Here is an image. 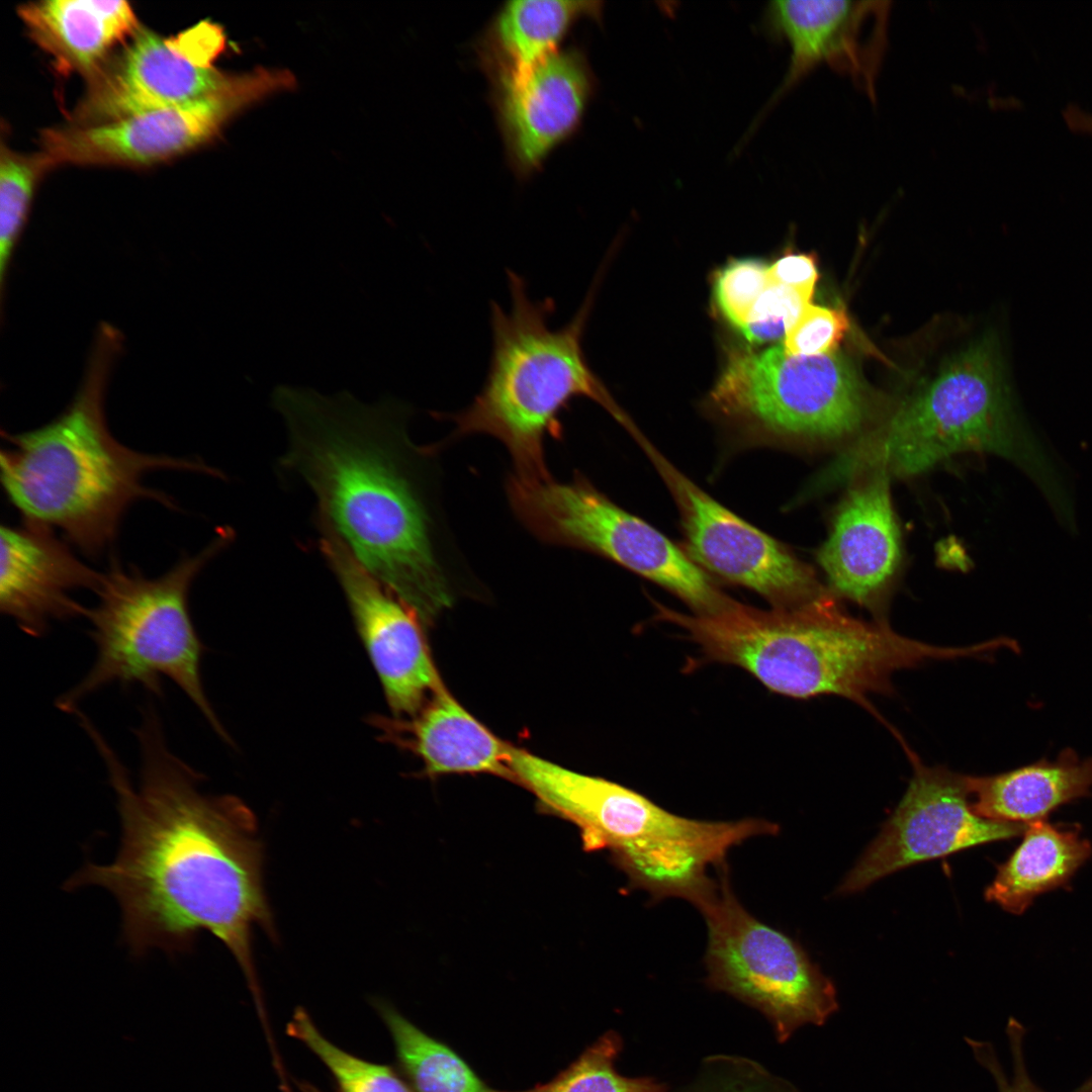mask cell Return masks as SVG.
<instances>
[{
    "label": "cell",
    "mask_w": 1092,
    "mask_h": 1092,
    "mask_svg": "<svg viewBox=\"0 0 1092 1092\" xmlns=\"http://www.w3.org/2000/svg\"><path fill=\"white\" fill-rule=\"evenodd\" d=\"M318 544L343 590L390 710L398 717L416 715L428 694L441 687L420 618L334 537L321 533Z\"/></svg>",
    "instance_id": "cell-16"
},
{
    "label": "cell",
    "mask_w": 1092,
    "mask_h": 1092,
    "mask_svg": "<svg viewBox=\"0 0 1092 1092\" xmlns=\"http://www.w3.org/2000/svg\"><path fill=\"white\" fill-rule=\"evenodd\" d=\"M413 723L391 722L406 731L405 745L424 762L428 775L488 772L513 777L511 746L494 736L442 686Z\"/></svg>",
    "instance_id": "cell-23"
},
{
    "label": "cell",
    "mask_w": 1092,
    "mask_h": 1092,
    "mask_svg": "<svg viewBox=\"0 0 1092 1092\" xmlns=\"http://www.w3.org/2000/svg\"><path fill=\"white\" fill-rule=\"evenodd\" d=\"M913 775L898 806L838 888L861 891L879 879L921 861L983 843L1009 839L1026 824L984 818L972 808L966 776L927 766L907 750Z\"/></svg>",
    "instance_id": "cell-12"
},
{
    "label": "cell",
    "mask_w": 1092,
    "mask_h": 1092,
    "mask_svg": "<svg viewBox=\"0 0 1092 1092\" xmlns=\"http://www.w3.org/2000/svg\"><path fill=\"white\" fill-rule=\"evenodd\" d=\"M602 16L601 1H508L478 40L481 65L493 84L514 79L560 50L578 21Z\"/></svg>",
    "instance_id": "cell-20"
},
{
    "label": "cell",
    "mask_w": 1092,
    "mask_h": 1092,
    "mask_svg": "<svg viewBox=\"0 0 1092 1092\" xmlns=\"http://www.w3.org/2000/svg\"><path fill=\"white\" fill-rule=\"evenodd\" d=\"M768 280L813 296L818 279L817 260L811 254L789 253L767 269Z\"/></svg>",
    "instance_id": "cell-33"
},
{
    "label": "cell",
    "mask_w": 1092,
    "mask_h": 1092,
    "mask_svg": "<svg viewBox=\"0 0 1092 1092\" xmlns=\"http://www.w3.org/2000/svg\"><path fill=\"white\" fill-rule=\"evenodd\" d=\"M287 1031L321 1060L341 1092H413L389 1067L355 1057L331 1042L301 1009L294 1012Z\"/></svg>",
    "instance_id": "cell-26"
},
{
    "label": "cell",
    "mask_w": 1092,
    "mask_h": 1092,
    "mask_svg": "<svg viewBox=\"0 0 1092 1092\" xmlns=\"http://www.w3.org/2000/svg\"><path fill=\"white\" fill-rule=\"evenodd\" d=\"M223 46L222 30L208 22L174 39L140 29L114 65L97 73L78 106L79 125L183 105L220 91L236 77L212 66Z\"/></svg>",
    "instance_id": "cell-13"
},
{
    "label": "cell",
    "mask_w": 1092,
    "mask_h": 1092,
    "mask_svg": "<svg viewBox=\"0 0 1092 1092\" xmlns=\"http://www.w3.org/2000/svg\"><path fill=\"white\" fill-rule=\"evenodd\" d=\"M974 812L984 818L1028 824L1044 820L1060 806L1092 792V757L1070 748L994 776H966Z\"/></svg>",
    "instance_id": "cell-22"
},
{
    "label": "cell",
    "mask_w": 1092,
    "mask_h": 1092,
    "mask_svg": "<svg viewBox=\"0 0 1092 1092\" xmlns=\"http://www.w3.org/2000/svg\"><path fill=\"white\" fill-rule=\"evenodd\" d=\"M1064 117L1072 129L1092 133V113L1076 105H1069L1064 111Z\"/></svg>",
    "instance_id": "cell-34"
},
{
    "label": "cell",
    "mask_w": 1092,
    "mask_h": 1092,
    "mask_svg": "<svg viewBox=\"0 0 1092 1092\" xmlns=\"http://www.w3.org/2000/svg\"><path fill=\"white\" fill-rule=\"evenodd\" d=\"M273 404L287 446L279 463L312 492L320 533L428 622L451 605L432 519L405 434V407L281 387Z\"/></svg>",
    "instance_id": "cell-2"
},
{
    "label": "cell",
    "mask_w": 1092,
    "mask_h": 1092,
    "mask_svg": "<svg viewBox=\"0 0 1092 1092\" xmlns=\"http://www.w3.org/2000/svg\"><path fill=\"white\" fill-rule=\"evenodd\" d=\"M713 399L725 415L771 439L834 442L868 415L853 365L840 352L795 356L783 344L729 357Z\"/></svg>",
    "instance_id": "cell-9"
},
{
    "label": "cell",
    "mask_w": 1092,
    "mask_h": 1092,
    "mask_svg": "<svg viewBox=\"0 0 1092 1092\" xmlns=\"http://www.w3.org/2000/svg\"><path fill=\"white\" fill-rule=\"evenodd\" d=\"M31 37L66 71L97 74L105 57L141 28L126 1L46 0L18 9Z\"/></svg>",
    "instance_id": "cell-21"
},
{
    "label": "cell",
    "mask_w": 1092,
    "mask_h": 1092,
    "mask_svg": "<svg viewBox=\"0 0 1092 1092\" xmlns=\"http://www.w3.org/2000/svg\"><path fill=\"white\" fill-rule=\"evenodd\" d=\"M294 83L289 72L259 69L192 102L125 118L48 129L37 153L47 170L61 164L148 165L211 139L240 109Z\"/></svg>",
    "instance_id": "cell-11"
},
{
    "label": "cell",
    "mask_w": 1092,
    "mask_h": 1092,
    "mask_svg": "<svg viewBox=\"0 0 1092 1092\" xmlns=\"http://www.w3.org/2000/svg\"><path fill=\"white\" fill-rule=\"evenodd\" d=\"M1021 843L998 867L985 897L1004 910L1023 913L1035 897L1067 884L1091 856V843L1075 829L1039 820L1026 824Z\"/></svg>",
    "instance_id": "cell-24"
},
{
    "label": "cell",
    "mask_w": 1092,
    "mask_h": 1092,
    "mask_svg": "<svg viewBox=\"0 0 1092 1092\" xmlns=\"http://www.w3.org/2000/svg\"><path fill=\"white\" fill-rule=\"evenodd\" d=\"M768 266L752 259L735 260L716 276L714 293L723 314L741 329L762 291L768 285Z\"/></svg>",
    "instance_id": "cell-31"
},
{
    "label": "cell",
    "mask_w": 1092,
    "mask_h": 1092,
    "mask_svg": "<svg viewBox=\"0 0 1092 1092\" xmlns=\"http://www.w3.org/2000/svg\"><path fill=\"white\" fill-rule=\"evenodd\" d=\"M620 1046L617 1035H604L550 1082L519 1092H667L651 1078L618 1074L614 1062Z\"/></svg>",
    "instance_id": "cell-28"
},
{
    "label": "cell",
    "mask_w": 1092,
    "mask_h": 1092,
    "mask_svg": "<svg viewBox=\"0 0 1092 1092\" xmlns=\"http://www.w3.org/2000/svg\"><path fill=\"white\" fill-rule=\"evenodd\" d=\"M233 536L229 529L219 530L199 553L183 557L157 577L112 561L94 590L96 605L86 608L84 615L91 625L96 658L83 678L57 699V707L73 714L87 697L111 684L139 685L161 697L163 680L169 679L229 740L204 692V647L190 616L188 596L198 573Z\"/></svg>",
    "instance_id": "cell-7"
},
{
    "label": "cell",
    "mask_w": 1092,
    "mask_h": 1092,
    "mask_svg": "<svg viewBox=\"0 0 1092 1092\" xmlns=\"http://www.w3.org/2000/svg\"><path fill=\"white\" fill-rule=\"evenodd\" d=\"M849 330V320L842 308L807 304L786 333V351L795 356H822L837 351Z\"/></svg>",
    "instance_id": "cell-30"
},
{
    "label": "cell",
    "mask_w": 1092,
    "mask_h": 1092,
    "mask_svg": "<svg viewBox=\"0 0 1092 1092\" xmlns=\"http://www.w3.org/2000/svg\"><path fill=\"white\" fill-rule=\"evenodd\" d=\"M511 309L490 304L492 347L479 393L463 411L446 416L454 436L482 433L498 439L510 452L514 476L524 480L550 477L544 439L559 431V415L572 399L586 397L627 425L628 420L590 369L582 347L593 306L588 292L564 326L552 329V298L534 300L525 279L508 270Z\"/></svg>",
    "instance_id": "cell-5"
},
{
    "label": "cell",
    "mask_w": 1092,
    "mask_h": 1092,
    "mask_svg": "<svg viewBox=\"0 0 1092 1092\" xmlns=\"http://www.w3.org/2000/svg\"><path fill=\"white\" fill-rule=\"evenodd\" d=\"M122 342L118 329L101 323L80 386L66 408L39 428L2 432L9 445L0 453V479L8 502L23 522L58 529L89 555L113 542L123 515L138 499L172 507L166 494L144 484L148 472L219 474L199 460L134 451L111 435L105 393Z\"/></svg>",
    "instance_id": "cell-3"
},
{
    "label": "cell",
    "mask_w": 1092,
    "mask_h": 1092,
    "mask_svg": "<svg viewBox=\"0 0 1092 1092\" xmlns=\"http://www.w3.org/2000/svg\"><path fill=\"white\" fill-rule=\"evenodd\" d=\"M0 610L32 637L52 623L85 615L73 598L95 590L101 574L76 557L55 531L35 524L1 525Z\"/></svg>",
    "instance_id": "cell-19"
},
{
    "label": "cell",
    "mask_w": 1092,
    "mask_h": 1092,
    "mask_svg": "<svg viewBox=\"0 0 1092 1092\" xmlns=\"http://www.w3.org/2000/svg\"><path fill=\"white\" fill-rule=\"evenodd\" d=\"M1006 1034L1012 1059V1076L1007 1075L990 1042L970 1037H966V1041L977 1062L991 1075L998 1092H1045L1031 1079L1026 1067L1023 1050L1024 1026L1015 1018H1010ZM1072 1092H1092V1075Z\"/></svg>",
    "instance_id": "cell-32"
},
{
    "label": "cell",
    "mask_w": 1092,
    "mask_h": 1092,
    "mask_svg": "<svg viewBox=\"0 0 1092 1092\" xmlns=\"http://www.w3.org/2000/svg\"><path fill=\"white\" fill-rule=\"evenodd\" d=\"M44 171L38 157L22 156L1 148L0 159V294L4 293L12 256L32 202L35 183Z\"/></svg>",
    "instance_id": "cell-27"
},
{
    "label": "cell",
    "mask_w": 1092,
    "mask_h": 1092,
    "mask_svg": "<svg viewBox=\"0 0 1092 1092\" xmlns=\"http://www.w3.org/2000/svg\"><path fill=\"white\" fill-rule=\"evenodd\" d=\"M679 505L688 555L703 570L748 587L776 607L821 593L810 568L781 543L717 503L648 449Z\"/></svg>",
    "instance_id": "cell-14"
},
{
    "label": "cell",
    "mask_w": 1092,
    "mask_h": 1092,
    "mask_svg": "<svg viewBox=\"0 0 1092 1092\" xmlns=\"http://www.w3.org/2000/svg\"><path fill=\"white\" fill-rule=\"evenodd\" d=\"M710 660L740 666L770 691L798 699L833 695L870 708L890 694L896 671L936 660L986 657L991 641L937 646L904 637L884 621L843 612L826 594L790 607L759 610L728 600L707 612L666 609Z\"/></svg>",
    "instance_id": "cell-4"
},
{
    "label": "cell",
    "mask_w": 1092,
    "mask_h": 1092,
    "mask_svg": "<svg viewBox=\"0 0 1092 1092\" xmlns=\"http://www.w3.org/2000/svg\"><path fill=\"white\" fill-rule=\"evenodd\" d=\"M378 1009L397 1058L417 1092H493L452 1050L434 1039L388 1005Z\"/></svg>",
    "instance_id": "cell-25"
},
{
    "label": "cell",
    "mask_w": 1092,
    "mask_h": 1092,
    "mask_svg": "<svg viewBox=\"0 0 1092 1092\" xmlns=\"http://www.w3.org/2000/svg\"><path fill=\"white\" fill-rule=\"evenodd\" d=\"M811 298L797 289L769 281L740 331L752 343L785 338Z\"/></svg>",
    "instance_id": "cell-29"
},
{
    "label": "cell",
    "mask_w": 1092,
    "mask_h": 1092,
    "mask_svg": "<svg viewBox=\"0 0 1092 1092\" xmlns=\"http://www.w3.org/2000/svg\"><path fill=\"white\" fill-rule=\"evenodd\" d=\"M497 123L512 168L538 170L580 125L595 89L590 67L574 47L560 49L528 72L493 84Z\"/></svg>",
    "instance_id": "cell-17"
},
{
    "label": "cell",
    "mask_w": 1092,
    "mask_h": 1092,
    "mask_svg": "<svg viewBox=\"0 0 1092 1092\" xmlns=\"http://www.w3.org/2000/svg\"><path fill=\"white\" fill-rule=\"evenodd\" d=\"M1032 439L1015 411L998 341L985 336L825 473L833 484L868 470L910 476L959 453H992L1025 469L1054 499L1051 469Z\"/></svg>",
    "instance_id": "cell-6"
},
{
    "label": "cell",
    "mask_w": 1092,
    "mask_h": 1092,
    "mask_svg": "<svg viewBox=\"0 0 1092 1092\" xmlns=\"http://www.w3.org/2000/svg\"><path fill=\"white\" fill-rule=\"evenodd\" d=\"M508 492L518 518L544 542L611 559L668 589L696 612L711 611L728 600L672 541L582 476L567 482L512 476Z\"/></svg>",
    "instance_id": "cell-10"
},
{
    "label": "cell",
    "mask_w": 1092,
    "mask_h": 1092,
    "mask_svg": "<svg viewBox=\"0 0 1092 1092\" xmlns=\"http://www.w3.org/2000/svg\"><path fill=\"white\" fill-rule=\"evenodd\" d=\"M116 797L121 836L114 859L89 862L67 891L98 886L116 899L131 952H186L206 931L234 956L257 990L252 932L273 935L262 881V848L251 810L230 795L201 792L202 775L168 745L156 708L134 729L141 770L134 785L118 754L84 715Z\"/></svg>",
    "instance_id": "cell-1"
},
{
    "label": "cell",
    "mask_w": 1092,
    "mask_h": 1092,
    "mask_svg": "<svg viewBox=\"0 0 1092 1092\" xmlns=\"http://www.w3.org/2000/svg\"><path fill=\"white\" fill-rule=\"evenodd\" d=\"M889 1L782 0L768 3L762 27L791 50L785 77L762 116L822 65L849 80L873 101L888 44Z\"/></svg>",
    "instance_id": "cell-15"
},
{
    "label": "cell",
    "mask_w": 1092,
    "mask_h": 1092,
    "mask_svg": "<svg viewBox=\"0 0 1092 1092\" xmlns=\"http://www.w3.org/2000/svg\"><path fill=\"white\" fill-rule=\"evenodd\" d=\"M890 478L873 470L851 487L817 553L831 590L874 612L881 611L901 558Z\"/></svg>",
    "instance_id": "cell-18"
},
{
    "label": "cell",
    "mask_w": 1092,
    "mask_h": 1092,
    "mask_svg": "<svg viewBox=\"0 0 1092 1092\" xmlns=\"http://www.w3.org/2000/svg\"><path fill=\"white\" fill-rule=\"evenodd\" d=\"M695 904L708 930L707 982L762 1012L780 1041L837 1011L836 988L803 947L749 913L735 896L727 864Z\"/></svg>",
    "instance_id": "cell-8"
}]
</instances>
